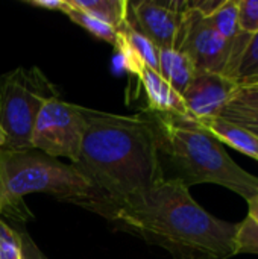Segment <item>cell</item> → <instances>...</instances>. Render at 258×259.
<instances>
[{
	"label": "cell",
	"instance_id": "obj_1",
	"mask_svg": "<svg viewBox=\"0 0 258 259\" xmlns=\"http://www.w3.org/2000/svg\"><path fill=\"white\" fill-rule=\"evenodd\" d=\"M105 219L167 250L173 259H230L237 255V225L207 212L179 181H161L111 206Z\"/></svg>",
	"mask_w": 258,
	"mask_h": 259
},
{
	"label": "cell",
	"instance_id": "obj_2",
	"mask_svg": "<svg viewBox=\"0 0 258 259\" xmlns=\"http://www.w3.org/2000/svg\"><path fill=\"white\" fill-rule=\"evenodd\" d=\"M82 112L87 126L79 158L73 165L111 206L164 181L155 129L146 109L137 115L88 108H82Z\"/></svg>",
	"mask_w": 258,
	"mask_h": 259
},
{
	"label": "cell",
	"instance_id": "obj_3",
	"mask_svg": "<svg viewBox=\"0 0 258 259\" xmlns=\"http://www.w3.org/2000/svg\"><path fill=\"white\" fill-rule=\"evenodd\" d=\"M148 114L155 129L164 179L179 181L189 188L198 184L220 185L246 202L258 197L257 176L237 165L199 120L189 114Z\"/></svg>",
	"mask_w": 258,
	"mask_h": 259
},
{
	"label": "cell",
	"instance_id": "obj_4",
	"mask_svg": "<svg viewBox=\"0 0 258 259\" xmlns=\"http://www.w3.org/2000/svg\"><path fill=\"white\" fill-rule=\"evenodd\" d=\"M44 193L106 217L109 200L73 165L38 150L0 149V215L23 211V197Z\"/></svg>",
	"mask_w": 258,
	"mask_h": 259
},
{
	"label": "cell",
	"instance_id": "obj_5",
	"mask_svg": "<svg viewBox=\"0 0 258 259\" xmlns=\"http://www.w3.org/2000/svg\"><path fill=\"white\" fill-rule=\"evenodd\" d=\"M56 97L38 68H17L0 79V127L6 150H29L36 115L46 100Z\"/></svg>",
	"mask_w": 258,
	"mask_h": 259
},
{
	"label": "cell",
	"instance_id": "obj_6",
	"mask_svg": "<svg viewBox=\"0 0 258 259\" xmlns=\"http://www.w3.org/2000/svg\"><path fill=\"white\" fill-rule=\"evenodd\" d=\"M85 126L82 106L52 97L46 100L36 115L30 149L55 159L68 158L75 164L81 153Z\"/></svg>",
	"mask_w": 258,
	"mask_h": 259
},
{
	"label": "cell",
	"instance_id": "obj_7",
	"mask_svg": "<svg viewBox=\"0 0 258 259\" xmlns=\"http://www.w3.org/2000/svg\"><path fill=\"white\" fill-rule=\"evenodd\" d=\"M231 47L233 42L224 39L187 2L176 50L189 56L196 73L225 74L231 58Z\"/></svg>",
	"mask_w": 258,
	"mask_h": 259
},
{
	"label": "cell",
	"instance_id": "obj_8",
	"mask_svg": "<svg viewBox=\"0 0 258 259\" xmlns=\"http://www.w3.org/2000/svg\"><path fill=\"white\" fill-rule=\"evenodd\" d=\"M187 11V2H128L126 20L148 36L160 50L176 49L178 36Z\"/></svg>",
	"mask_w": 258,
	"mask_h": 259
},
{
	"label": "cell",
	"instance_id": "obj_9",
	"mask_svg": "<svg viewBox=\"0 0 258 259\" xmlns=\"http://www.w3.org/2000/svg\"><path fill=\"white\" fill-rule=\"evenodd\" d=\"M239 88L240 85L225 74L196 73L182 93L187 114L199 121L216 118Z\"/></svg>",
	"mask_w": 258,
	"mask_h": 259
},
{
	"label": "cell",
	"instance_id": "obj_10",
	"mask_svg": "<svg viewBox=\"0 0 258 259\" xmlns=\"http://www.w3.org/2000/svg\"><path fill=\"white\" fill-rule=\"evenodd\" d=\"M138 80L148 99V111L158 114H187L182 96L175 91L160 73L148 67Z\"/></svg>",
	"mask_w": 258,
	"mask_h": 259
},
{
	"label": "cell",
	"instance_id": "obj_11",
	"mask_svg": "<svg viewBox=\"0 0 258 259\" xmlns=\"http://www.w3.org/2000/svg\"><path fill=\"white\" fill-rule=\"evenodd\" d=\"M220 118L237 124L258 137V90L240 87L222 109Z\"/></svg>",
	"mask_w": 258,
	"mask_h": 259
},
{
	"label": "cell",
	"instance_id": "obj_12",
	"mask_svg": "<svg viewBox=\"0 0 258 259\" xmlns=\"http://www.w3.org/2000/svg\"><path fill=\"white\" fill-rule=\"evenodd\" d=\"M222 144H227L240 153L258 161V137L251 134L249 131L233 124L220 117L201 121Z\"/></svg>",
	"mask_w": 258,
	"mask_h": 259
},
{
	"label": "cell",
	"instance_id": "obj_13",
	"mask_svg": "<svg viewBox=\"0 0 258 259\" xmlns=\"http://www.w3.org/2000/svg\"><path fill=\"white\" fill-rule=\"evenodd\" d=\"M161 77L178 91L181 96L196 74L195 65L186 53L176 49L160 50V70Z\"/></svg>",
	"mask_w": 258,
	"mask_h": 259
},
{
	"label": "cell",
	"instance_id": "obj_14",
	"mask_svg": "<svg viewBox=\"0 0 258 259\" xmlns=\"http://www.w3.org/2000/svg\"><path fill=\"white\" fill-rule=\"evenodd\" d=\"M70 8L87 12L100 21L113 26L114 29L122 27L128 15L126 0H67Z\"/></svg>",
	"mask_w": 258,
	"mask_h": 259
},
{
	"label": "cell",
	"instance_id": "obj_15",
	"mask_svg": "<svg viewBox=\"0 0 258 259\" xmlns=\"http://www.w3.org/2000/svg\"><path fill=\"white\" fill-rule=\"evenodd\" d=\"M207 23L227 41L233 42L240 35L239 26V3L237 0H225L224 5L210 17Z\"/></svg>",
	"mask_w": 258,
	"mask_h": 259
},
{
	"label": "cell",
	"instance_id": "obj_16",
	"mask_svg": "<svg viewBox=\"0 0 258 259\" xmlns=\"http://www.w3.org/2000/svg\"><path fill=\"white\" fill-rule=\"evenodd\" d=\"M117 32L141 56V59L144 61V64L149 68H152V70H155L158 73V70H160V49L148 36H144L134 26H131L128 20L122 24V27L117 29Z\"/></svg>",
	"mask_w": 258,
	"mask_h": 259
},
{
	"label": "cell",
	"instance_id": "obj_17",
	"mask_svg": "<svg viewBox=\"0 0 258 259\" xmlns=\"http://www.w3.org/2000/svg\"><path fill=\"white\" fill-rule=\"evenodd\" d=\"M75 24L81 26L82 29H85L90 35H93L94 38L97 39H102L105 42H109V44H116V38H117V29H114L113 26L100 21L99 18L87 14V12H82V11H78L75 8H70L68 3H67V9L64 12Z\"/></svg>",
	"mask_w": 258,
	"mask_h": 259
},
{
	"label": "cell",
	"instance_id": "obj_18",
	"mask_svg": "<svg viewBox=\"0 0 258 259\" xmlns=\"http://www.w3.org/2000/svg\"><path fill=\"white\" fill-rule=\"evenodd\" d=\"M234 80L240 87H252L258 83V32L251 36L240 58Z\"/></svg>",
	"mask_w": 258,
	"mask_h": 259
},
{
	"label": "cell",
	"instance_id": "obj_19",
	"mask_svg": "<svg viewBox=\"0 0 258 259\" xmlns=\"http://www.w3.org/2000/svg\"><path fill=\"white\" fill-rule=\"evenodd\" d=\"M114 46L117 49V53L122 58V62H123V67L126 68V71L129 74L135 76L137 79H140L143 71L148 68V65L141 59V56L131 47V44L119 32H117V38H116V44Z\"/></svg>",
	"mask_w": 258,
	"mask_h": 259
},
{
	"label": "cell",
	"instance_id": "obj_20",
	"mask_svg": "<svg viewBox=\"0 0 258 259\" xmlns=\"http://www.w3.org/2000/svg\"><path fill=\"white\" fill-rule=\"evenodd\" d=\"M237 255H258V226L248 217L237 225Z\"/></svg>",
	"mask_w": 258,
	"mask_h": 259
},
{
	"label": "cell",
	"instance_id": "obj_21",
	"mask_svg": "<svg viewBox=\"0 0 258 259\" xmlns=\"http://www.w3.org/2000/svg\"><path fill=\"white\" fill-rule=\"evenodd\" d=\"M0 259H23L21 235L0 219Z\"/></svg>",
	"mask_w": 258,
	"mask_h": 259
},
{
	"label": "cell",
	"instance_id": "obj_22",
	"mask_svg": "<svg viewBox=\"0 0 258 259\" xmlns=\"http://www.w3.org/2000/svg\"><path fill=\"white\" fill-rule=\"evenodd\" d=\"M240 30L254 35L258 32V0H237Z\"/></svg>",
	"mask_w": 258,
	"mask_h": 259
},
{
	"label": "cell",
	"instance_id": "obj_23",
	"mask_svg": "<svg viewBox=\"0 0 258 259\" xmlns=\"http://www.w3.org/2000/svg\"><path fill=\"white\" fill-rule=\"evenodd\" d=\"M21 235V250H23V259H47V256L41 252V249L35 244V241L26 234Z\"/></svg>",
	"mask_w": 258,
	"mask_h": 259
},
{
	"label": "cell",
	"instance_id": "obj_24",
	"mask_svg": "<svg viewBox=\"0 0 258 259\" xmlns=\"http://www.w3.org/2000/svg\"><path fill=\"white\" fill-rule=\"evenodd\" d=\"M24 3L35 6V8H41V9L59 11L62 14L67 9V0H24Z\"/></svg>",
	"mask_w": 258,
	"mask_h": 259
},
{
	"label": "cell",
	"instance_id": "obj_25",
	"mask_svg": "<svg viewBox=\"0 0 258 259\" xmlns=\"http://www.w3.org/2000/svg\"><path fill=\"white\" fill-rule=\"evenodd\" d=\"M248 219H251L258 226V197H254L248 202Z\"/></svg>",
	"mask_w": 258,
	"mask_h": 259
},
{
	"label": "cell",
	"instance_id": "obj_26",
	"mask_svg": "<svg viewBox=\"0 0 258 259\" xmlns=\"http://www.w3.org/2000/svg\"><path fill=\"white\" fill-rule=\"evenodd\" d=\"M5 144H6V137H5V132L2 131V127H0V149H3Z\"/></svg>",
	"mask_w": 258,
	"mask_h": 259
},
{
	"label": "cell",
	"instance_id": "obj_27",
	"mask_svg": "<svg viewBox=\"0 0 258 259\" xmlns=\"http://www.w3.org/2000/svg\"><path fill=\"white\" fill-rule=\"evenodd\" d=\"M251 88H257V90H258V83H257V85H252Z\"/></svg>",
	"mask_w": 258,
	"mask_h": 259
}]
</instances>
